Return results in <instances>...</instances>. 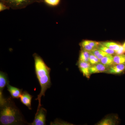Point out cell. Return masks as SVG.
Instances as JSON below:
<instances>
[{
  "mask_svg": "<svg viewBox=\"0 0 125 125\" xmlns=\"http://www.w3.org/2000/svg\"><path fill=\"white\" fill-rule=\"evenodd\" d=\"M114 65L120 64L125 63V55H116L114 56L113 59Z\"/></svg>",
  "mask_w": 125,
  "mask_h": 125,
  "instance_id": "5bb4252c",
  "label": "cell"
},
{
  "mask_svg": "<svg viewBox=\"0 0 125 125\" xmlns=\"http://www.w3.org/2000/svg\"><path fill=\"white\" fill-rule=\"evenodd\" d=\"M0 107V125H21L27 123L11 97L6 98Z\"/></svg>",
  "mask_w": 125,
  "mask_h": 125,
  "instance_id": "7a4b0ae2",
  "label": "cell"
},
{
  "mask_svg": "<svg viewBox=\"0 0 125 125\" xmlns=\"http://www.w3.org/2000/svg\"><path fill=\"white\" fill-rule=\"evenodd\" d=\"M125 50L122 45H121L120 49L117 51L115 52L116 55H122L125 53Z\"/></svg>",
  "mask_w": 125,
  "mask_h": 125,
  "instance_id": "603a6c76",
  "label": "cell"
},
{
  "mask_svg": "<svg viewBox=\"0 0 125 125\" xmlns=\"http://www.w3.org/2000/svg\"><path fill=\"white\" fill-rule=\"evenodd\" d=\"M102 45L109 48L110 49L114 50L116 52L119 50L120 47L121 45L119 43L114 42H101Z\"/></svg>",
  "mask_w": 125,
  "mask_h": 125,
  "instance_id": "7c38bea8",
  "label": "cell"
},
{
  "mask_svg": "<svg viewBox=\"0 0 125 125\" xmlns=\"http://www.w3.org/2000/svg\"><path fill=\"white\" fill-rule=\"evenodd\" d=\"M7 90L13 98H20L22 93V89H20L16 87H14L10 85L9 83L7 85Z\"/></svg>",
  "mask_w": 125,
  "mask_h": 125,
  "instance_id": "30bf717a",
  "label": "cell"
},
{
  "mask_svg": "<svg viewBox=\"0 0 125 125\" xmlns=\"http://www.w3.org/2000/svg\"><path fill=\"white\" fill-rule=\"evenodd\" d=\"M34 61V68L36 76L38 80L40 87L41 91L35 100L38 101V106L37 112H38L41 105V98L45 96V93L47 89L52 85L50 73L51 69L45 63L42 58L37 53L33 55Z\"/></svg>",
  "mask_w": 125,
  "mask_h": 125,
  "instance_id": "6da1fadb",
  "label": "cell"
},
{
  "mask_svg": "<svg viewBox=\"0 0 125 125\" xmlns=\"http://www.w3.org/2000/svg\"><path fill=\"white\" fill-rule=\"evenodd\" d=\"M10 8L7 5H6L5 3L0 1V11H3L6 10H9Z\"/></svg>",
  "mask_w": 125,
  "mask_h": 125,
  "instance_id": "7402d4cb",
  "label": "cell"
},
{
  "mask_svg": "<svg viewBox=\"0 0 125 125\" xmlns=\"http://www.w3.org/2000/svg\"><path fill=\"white\" fill-rule=\"evenodd\" d=\"M81 47L83 48V49H84V50L89 52L93 51L94 49L97 48L91 46H90L89 45L83 42L81 43Z\"/></svg>",
  "mask_w": 125,
  "mask_h": 125,
  "instance_id": "ffe728a7",
  "label": "cell"
},
{
  "mask_svg": "<svg viewBox=\"0 0 125 125\" xmlns=\"http://www.w3.org/2000/svg\"><path fill=\"white\" fill-rule=\"evenodd\" d=\"M47 110L44 108H40L38 112L35 114V118L32 123L30 125H46Z\"/></svg>",
  "mask_w": 125,
  "mask_h": 125,
  "instance_id": "277c9868",
  "label": "cell"
},
{
  "mask_svg": "<svg viewBox=\"0 0 125 125\" xmlns=\"http://www.w3.org/2000/svg\"><path fill=\"white\" fill-rule=\"evenodd\" d=\"M100 62V60H99L97 57L94 55L93 54H90L89 62L91 65L96 64Z\"/></svg>",
  "mask_w": 125,
  "mask_h": 125,
  "instance_id": "ac0fdd59",
  "label": "cell"
},
{
  "mask_svg": "<svg viewBox=\"0 0 125 125\" xmlns=\"http://www.w3.org/2000/svg\"><path fill=\"white\" fill-rule=\"evenodd\" d=\"M90 54L89 52L83 49L80 52L79 61L89 62Z\"/></svg>",
  "mask_w": 125,
  "mask_h": 125,
  "instance_id": "4fadbf2b",
  "label": "cell"
},
{
  "mask_svg": "<svg viewBox=\"0 0 125 125\" xmlns=\"http://www.w3.org/2000/svg\"><path fill=\"white\" fill-rule=\"evenodd\" d=\"M2 0H0V1H2Z\"/></svg>",
  "mask_w": 125,
  "mask_h": 125,
  "instance_id": "484cf974",
  "label": "cell"
},
{
  "mask_svg": "<svg viewBox=\"0 0 125 125\" xmlns=\"http://www.w3.org/2000/svg\"><path fill=\"white\" fill-rule=\"evenodd\" d=\"M91 66L89 62L79 61L78 62V66L80 70L82 72L83 75L87 78H89L90 76L89 69Z\"/></svg>",
  "mask_w": 125,
  "mask_h": 125,
  "instance_id": "8992f818",
  "label": "cell"
},
{
  "mask_svg": "<svg viewBox=\"0 0 125 125\" xmlns=\"http://www.w3.org/2000/svg\"><path fill=\"white\" fill-rule=\"evenodd\" d=\"M82 42L88 44V45H89L90 46L94 47L95 48H98L99 46L101 44V42H96V41H92V40H84Z\"/></svg>",
  "mask_w": 125,
  "mask_h": 125,
  "instance_id": "e0dca14e",
  "label": "cell"
},
{
  "mask_svg": "<svg viewBox=\"0 0 125 125\" xmlns=\"http://www.w3.org/2000/svg\"><path fill=\"white\" fill-rule=\"evenodd\" d=\"M114 121L111 118H105L97 124L99 125H115Z\"/></svg>",
  "mask_w": 125,
  "mask_h": 125,
  "instance_id": "2e32d148",
  "label": "cell"
},
{
  "mask_svg": "<svg viewBox=\"0 0 125 125\" xmlns=\"http://www.w3.org/2000/svg\"><path fill=\"white\" fill-rule=\"evenodd\" d=\"M43 0H3L2 2L13 10L24 9L35 2H41Z\"/></svg>",
  "mask_w": 125,
  "mask_h": 125,
  "instance_id": "3957f363",
  "label": "cell"
},
{
  "mask_svg": "<svg viewBox=\"0 0 125 125\" xmlns=\"http://www.w3.org/2000/svg\"><path fill=\"white\" fill-rule=\"evenodd\" d=\"M103 51H102L101 49L97 48L94 49L93 51L90 52V54H93L94 55L96 56V57H98L101 53H102Z\"/></svg>",
  "mask_w": 125,
  "mask_h": 125,
  "instance_id": "44dd1931",
  "label": "cell"
},
{
  "mask_svg": "<svg viewBox=\"0 0 125 125\" xmlns=\"http://www.w3.org/2000/svg\"><path fill=\"white\" fill-rule=\"evenodd\" d=\"M122 46H123V48H124V50H125V42H124V43H123V45H122Z\"/></svg>",
  "mask_w": 125,
  "mask_h": 125,
  "instance_id": "d4e9b609",
  "label": "cell"
},
{
  "mask_svg": "<svg viewBox=\"0 0 125 125\" xmlns=\"http://www.w3.org/2000/svg\"><path fill=\"white\" fill-rule=\"evenodd\" d=\"M98 48L101 49L102 51L107 52L108 54H111V55H113L114 54H115V52L114 50H113L105 46L102 44H100V45L99 46Z\"/></svg>",
  "mask_w": 125,
  "mask_h": 125,
  "instance_id": "9a60e30c",
  "label": "cell"
},
{
  "mask_svg": "<svg viewBox=\"0 0 125 125\" xmlns=\"http://www.w3.org/2000/svg\"><path fill=\"white\" fill-rule=\"evenodd\" d=\"M108 54L107 53L103 51L102 53H101V54H100L97 57L98 58L99 60H100L101 61V60L102 59V58L104 57L105 56H106L107 55H108Z\"/></svg>",
  "mask_w": 125,
  "mask_h": 125,
  "instance_id": "cb8c5ba5",
  "label": "cell"
},
{
  "mask_svg": "<svg viewBox=\"0 0 125 125\" xmlns=\"http://www.w3.org/2000/svg\"><path fill=\"white\" fill-rule=\"evenodd\" d=\"M32 97L33 96L30 94L28 92L24 91L22 92L20 97L21 102L28 108L30 110L32 109L31 101Z\"/></svg>",
  "mask_w": 125,
  "mask_h": 125,
  "instance_id": "52a82bcc",
  "label": "cell"
},
{
  "mask_svg": "<svg viewBox=\"0 0 125 125\" xmlns=\"http://www.w3.org/2000/svg\"><path fill=\"white\" fill-rule=\"evenodd\" d=\"M107 67L102 64L101 62L96 64L91 65L89 69L90 74L102 73L107 71Z\"/></svg>",
  "mask_w": 125,
  "mask_h": 125,
  "instance_id": "ba28073f",
  "label": "cell"
},
{
  "mask_svg": "<svg viewBox=\"0 0 125 125\" xmlns=\"http://www.w3.org/2000/svg\"><path fill=\"white\" fill-rule=\"evenodd\" d=\"M113 59L114 56H113L112 55L108 54L102 58L100 61V62L106 67L108 68L114 65Z\"/></svg>",
  "mask_w": 125,
  "mask_h": 125,
  "instance_id": "8fae6325",
  "label": "cell"
},
{
  "mask_svg": "<svg viewBox=\"0 0 125 125\" xmlns=\"http://www.w3.org/2000/svg\"><path fill=\"white\" fill-rule=\"evenodd\" d=\"M9 83L7 74L3 72H0V105L3 104L6 100L3 96V91Z\"/></svg>",
  "mask_w": 125,
  "mask_h": 125,
  "instance_id": "5b68a950",
  "label": "cell"
},
{
  "mask_svg": "<svg viewBox=\"0 0 125 125\" xmlns=\"http://www.w3.org/2000/svg\"><path fill=\"white\" fill-rule=\"evenodd\" d=\"M125 63L115 65L109 67L107 70L108 73L112 74H121L125 71Z\"/></svg>",
  "mask_w": 125,
  "mask_h": 125,
  "instance_id": "9c48e42d",
  "label": "cell"
},
{
  "mask_svg": "<svg viewBox=\"0 0 125 125\" xmlns=\"http://www.w3.org/2000/svg\"><path fill=\"white\" fill-rule=\"evenodd\" d=\"M48 5L51 6H56L58 5L60 2V0H43Z\"/></svg>",
  "mask_w": 125,
  "mask_h": 125,
  "instance_id": "d6986e66",
  "label": "cell"
}]
</instances>
